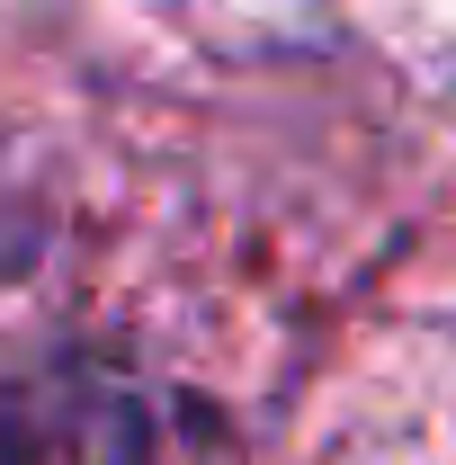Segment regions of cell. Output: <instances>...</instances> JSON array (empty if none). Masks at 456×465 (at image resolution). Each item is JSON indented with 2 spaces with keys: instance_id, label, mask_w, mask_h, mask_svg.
I'll list each match as a JSON object with an SVG mask.
<instances>
[{
  "instance_id": "cell-1",
  "label": "cell",
  "mask_w": 456,
  "mask_h": 465,
  "mask_svg": "<svg viewBox=\"0 0 456 465\" xmlns=\"http://www.w3.org/2000/svg\"><path fill=\"white\" fill-rule=\"evenodd\" d=\"M0 465H224V430L134 367L45 358L0 394Z\"/></svg>"
}]
</instances>
